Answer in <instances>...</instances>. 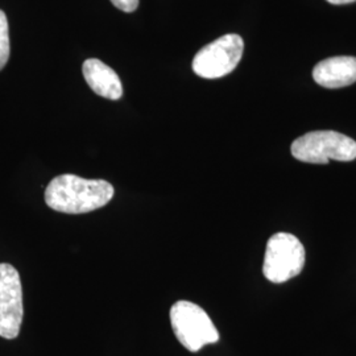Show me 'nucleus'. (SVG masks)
<instances>
[{
	"instance_id": "9d476101",
	"label": "nucleus",
	"mask_w": 356,
	"mask_h": 356,
	"mask_svg": "<svg viewBox=\"0 0 356 356\" xmlns=\"http://www.w3.org/2000/svg\"><path fill=\"white\" fill-rule=\"evenodd\" d=\"M111 3L123 13H134L139 7V0H111Z\"/></svg>"
},
{
	"instance_id": "6e6552de",
	"label": "nucleus",
	"mask_w": 356,
	"mask_h": 356,
	"mask_svg": "<svg viewBox=\"0 0 356 356\" xmlns=\"http://www.w3.org/2000/svg\"><path fill=\"white\" fill-rule=\"evenodd\" d=\"M82 73L90 89L106 99L118 101L123 95V86L114 69L97 58H90L83 63Z\"/></svg>"
},
{
	"instance_id": "f257e3e1",
	"label": "nucleus",
	"mask_w": 356,
	"mask_h": 356,
	"mask_svg": "<svg viewBox=\"0 0 356 356\" xmlns=\"http://www.w3.org/2000/svg\"><path fill=\"white\" fill-rule=\"evenodd\" d=\"M114 186L106 179H86L76 175L53 178L45 189V204L64 214H86L111 202Z\"/></svg>"
},
{
	"instance_id": "423d86ee",
	"label": "nucleus",
	"mask_w": 356,
	"mask_h": 356,
	"mask_svg": "<svg viewBox=\"0 0 356 356\" xmlns=\"http://www.w3.org/2000/svg\"><path fill=\"white\" fill-rule=\"evenodd\" d=\"M23 286L17 269L0 264V337L4 339L17 338L23 323Z\"/></svg>"
},
{
	"instance_id": "1a4fd4ad",
	"label": "nucleus",
	"mask_w": 356,
	"mask_h": 356,
	"mask_svg": "<svg viewBox=\"0 0 356 356\" xmlns=\"http://www.w3.org/2000/svg\"><path fill=\"white\" fill-rule=\"evenodd\" d=\"M10 58V28L6 13L0 10V70Z\"/></svg>"
},
{
	"instance_id": "20e7f679",
	"label": "nucleus",
	"mask_w": 356,
	"mask_h": 356,
	"mask_svg": "<svg viewBox=\"0 0 356 356\" xmlns=\"http://www.w3.org/2000/svg\"><path fill=\"white\" fill-rule=\"evenodd\" d=\"M305 266V248L297 236L277 232L269 238L263 273L273 284H282L298 276Z\"/></svg>"
},
{
	"instance_id": "f03ea898",
	"label": "nucleus",
	"mask_w": 356,
	"mask_h": 356,
	"mask_svg": "<svg viewBox=\"0 0 356 356\" xmlns=\"http://www.w3.org/2000/svg\"><path fill=\"white\" fill-rule=\"evenodd\" d=\"M293 157L307 164H327L335 161H354L356 141L335 131H313L293 141Z\"/></svg>"
},
{
	"instance_id": "7ed1b4c3",
	"label": "nucleus",
	"mask_w": 356,
	"mask_h": 356,
	"mask_svg": "<svg viewBox=\"0 0 356 356\" xmlns=\"http://www.w3.org/2000/svg\"><path fill=\"white\" fill-rule=\"evenodd\" d=\"M170 323L178 342L191 353L219 341V332L209 314L191 301L181 300L170 307Z\"/></svg>"
},
{
	"instance_id": "0eeeda50",
	"label": "nucleus",
	"mask_w": 356,
	"mask_h": 356,
	"mask_svg": "<svg viewBox=\"0 0 356 356\" xmlns=\"http://www.w3.org/2000/svg\"><path fill=\"white\" fill-rule=\"evenodd\" d=\"M313 78L326 89L350 86L356 82V57L338 56L323 60L313 69Z\"/></svg>"
},
{
	"instance_id": "9b49d317",
	"label": "nucleus",
	"mask_w": 356,
	"mask_h": 356,
	"mask_svg": "<svg viewBox=\"0 0 356 356\" xmlns=\"http://www.w3.org/2000/svg\"><path fill=\"white\" fill-rule=\"evenodd\" d=\"M331 4H348V3H354L356 0H327Z\"/></svg>"
},
{
	"instance_id": "39448f33",
	"label": "nucleus",
	"mask_w": 356,
	"mask_h": 356,
	"mask_svg": "<svg viewBox=\"0 0 356 356\" xmlns=\"http://www.w3.org/2000/svg\"><path fill=\"white\" fill-rule=\"evenodd\" d=\"M244 41L239 35L229 33L207 44L193 60L197 76L216 79L229 74L242 60Z\"/></svg>"
}]
</instances>
